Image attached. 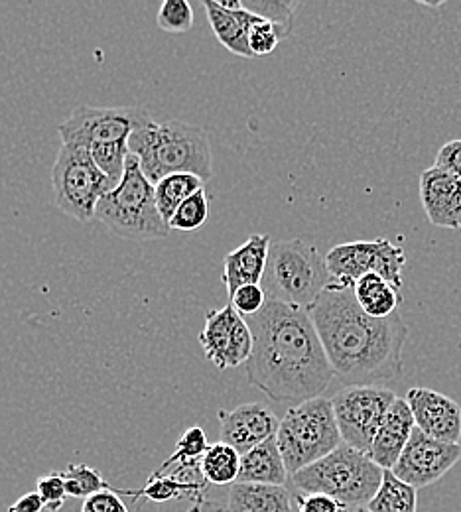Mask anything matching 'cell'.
Here are the masks:
<instances>
[{"mask_svg":"<svg viewBox=\"0 0 461 512\" xmlns=\"http://www.w3.org/2000/svg\"><path fill=\"white\" fill-rule=\"evenodd\" d=\"M414 428H416L414 416H412V410H410L406 398L396 396L393 406L389 408V412L373 440L369 457L385 471H393L396 461L400 459L406 444L410 442Z\"/></svg>","mask_w":461,"mask_h":512,"instance_id":"obj_18","label":"cell"},{"mask_svg":"<svg viewBox=\"0 0 461 512\" xmlns=\"http://www.w3.org/2000/svg\"><path fill=\"white\" fill-rule=\"evenodd\" d=\"M95 221L107 225L121 239L138 243L166 239L172 231L158 211L154 184L144 176L134 154L127 158L119 186L101 197Z\"/></svg>","mask_w":461,"mask_h":512,"instance_id":"obj_6","label":"cell"},{"mask_svg":"<svg viewBox=\"0 0 461 512\" xmlns=\"http://www.w3.org/2000/svg\"><path fill=\"white\" fill-rule=\"evenodd\" d=\"M207 217H209V199L205 190H199L178 207V211L174 213L168 225L172 231L192 233L207 223Z\"/></svg>","mask_w":461,"mask_h":512,"instance_id":"obj_28","label":"cell"},{"mask_svg":"<svg viewBox=\"0 0 461 512\" xmlns=\"http://www.w3.org/2000/svg\"><path fill=\"white\" fill-rule=\"evenodd\" d=\"M331 282L326 256L302 241H274L268 251L263 286L266 300L310 308Z\"/></svg>","mask_w":461,"mask_h":512,"instance_id":"obj_7","label":"cell"},{"mask_svg":"<svg viewBox=\"0 0 461 512\" xmlns=\"http://www.w3.org/2000/svg\"><path fill=\"white\" fill-rule=\"evenodd\" d=\"M396 400L385 386H345L333 398V414L343 444L369 453L373 440Z\"/></svg>","mask_w":461,"mask_h":512,"instance_id":"obj_10","label":"cell"},{"mask_svg":"<svg viewBox=\"0 0 461 512\" xmlns=\"http://www.w3.org/2000/svg\"><path fill=\"white\" fill-rule=\"evenodd\" d=\"M461 459L460 444H446L414 428L410 442L393 467L400 481L414 489H424L440 481Z\"/></svg>","mask_w":461,"mask_h":512,"instance_id":"obj_13","label":"cell"},{"mask_svg":"<svg viewBox=\"0 0 461 512\" xmlns=\"http://www.w3.org/2000/svg\"><path fill=\"white\" fill-rule=\"evenodd\" d=\"M44 503L40 499L38 493H28L24 497H20L14 505H10L8 512H42Z\"/></svg>","mask_w":461,"mask_h":512,"instance_id":"obj_38","label":"cell"},{"mask_svg":"<svg viewBox=\"0 0 461 512\" xmlns=\"http://www.w3.org/2000/svg\"><path fill=\"white\" fill-rule=\"evenodd\" d=\"M209 449V442L205 436V430L201 426H192L190 430L184 432V436L178 440L176 451L164 461L166 465H176V463H192V461H201L205 451Z\"/></svg>","mask_w":461,"mask_h":512,"instance_id":"obj_32","label":"cell"},{"mask_svg":"<svg viewBox=\"0 0 461 512\" xmlns=\"http://www.w3.org/2000/svg\"><path fill=\"white\" fill-rule=\"evenodd\" d=\"M203 186H205V182L194 174H172V176H166L164 180H160L154 186V195H156L158 211L164 217V221L170 223V219L174 217L178 207L186 199H190L194 193L203 190Z\"/></svg>","mask_w":461,"mask_h":512,"instance_id":"obj_24","label":"cell"},{"mask_svg":"<svg viewBox=\"0 0 461 512\" xmlns=\"http://www.w3.org/2000/svg\"><path fill=\"white\" fill-rule=\"evenodd\" d=\"M331 280L353 286L367 274H379L400 290L406 255L389 239L353 241L333 247L326 255Z\"/></svg>","mask_w":461,"mask_h":512,"instance_id":"obj_11","label":"cell"},{"mask_svg":"<svg viewBox=\"0 0 461 512\" xmlns=\"http://www.w3.org/2000/svg\"><path fill=\"white\" fill-rule=\"evenodd\" d=\"M406 402L412 410L414 424L426 436L446 442L460 444L461 406L450 396L430 388H410Z\"/></svg>","mask_w":461,"mask_h":512,"instance_id":"obj_15","label":"cell"},{"mask_svg":"<svg viewBox=\"0 0 461 512\" xmlns=\"http://www.w3.org/2000/svg\"><path fill=\"white\" fill-rule=\"evenodd\" d=\"M288 477L290 475H288V469L280 455L276 438L241 455V469H239L237 483L284 487Z\"/></svg>","mask_w":461,"mask_h":512,"instance_id":"obj_21","label":"cell"},{"mask_svg":"<svg viewBox=\"0 0 461 512\" xmlns=\"http://www.w3.org/2000/svg\"><path fill=\"white\" fill-rule=\"evenodd\" d=\"M199 345L205 357L219 369H233L247 365L253 353V333L249 323L229 304L221 310H209L203 329L199 331Z\"/></svg>","mask_w":461,"mask_h":512,"instance_id":"obj_12","label":"cell"},{"mask_svg":"<svg viewBox=\"0 0 461 512\" xmlns=\"http://www.w3.org/2000/svg\"><path fill=\"white\" fill-rule=\"evenodd\" d=\"M243 8L259 18H263L266 22H272V24L284 28L290 34L292 26H294V12L298 8V2L249 0V2H243Z\"/></svg>","mask_w":461,"mask_h":512,"instance_id":"obj_30","label":"cell"},{"mask_svg":"<svg viewBox=\"0 0 461 512\" xmlns=\"http://www.w3.org/2000/svg\"><path fill=\"white\" fill-rule=\"evenodd\" d=\"M270 245V237L251 235L241 247L225 256L221 280L229 296H233L241 286L263 282Z\"/></svg>","mask_w":461,"mask_h":512,"instance_id":"obj_19","label":"cell"},{"mask_svg":"<svg viewBox=\"0 0 461 512\" xmlns=\"http://www.w3.org/2000/svg\"><path fill=\"white\" fill-rule=\"evenodd\" d=\"M247 323L253 333L249 383L270 400L292 406L326 392L335 373L306 308L268 300Z\"/></svg>","mask_w":461,"mask_h":512,"instance_id":"obj_1","label":"cell"},{"mask_svg":"<svg viewBox=\"0 0 461 512\" xmlns=\"http://www.w3.org/2000/svg\"><path fill=\"white\" fill-rule=\"evenodd\" d=\"M60 473L66 483L67 497H73V499L85 501L87 497L99 491H117L103 479L99 469L89 467L85 463H71Z\"/></svg>","mask_w":461,"mask_h":512,"instance_id":"obj_27","label":"cell"},{"mask_svg":"<svg viewBox=\"0 0 461 512\" xmlns=\"http://www.w3.org/2000/svg\"><path fill=\"white\" fill-rule=\"evenodd\" d=\"M129 150L154 186L172 174H194L203 182L213 176L207 132L174 119L156 123L146 109L132 130Z\"/></svg>","mask_w":461,"mask_h":512,"instance_id":"obj_3","label":"cell"},{"mask_svg":"<svg viewBox=\"0 0 461 512\" xmlns=\"http://www.w3.org/2000/svg\"><path fill=\"white\" fill-rule=\"evenodd\" d=\"M140 107H79L66 119L58 132L62 144L85 148L101 172L115 184L123 180L127 158L131 154L129 140Z\"/></svg>","mask_w":461,"mask_h":512,"instance_id":"obj_4","label":"cell"},{"mask_svg":"<svg viewBox=\"0 0 461 512\" xmlns=\"http://www.w3.org/2000/svg\"><path fill=\"white\" fill-rule=\"evenodd\" d=\"M353 512H371L367 507H359V509H355Z\"/></svg>","mask_w":461,"mask_h":512,"instance_id":"obj_40","label":"cell"},{"mask_svg":"<svg viewBox=\"0 0 461 512\" xmlns=\"http://www.w3.org/2000/svg\"><path fill=\"white\" fill-rule=\"evenodd\" d=\"M385 469L379 467L369 453L341 444L324 459L292 475V483L300 493L328 495L341 505L355 509L367 507L381 489Z\"/></svg>","mask_w":461,"mask_h":512,"instance_id":"obj_5","label":"cell"},{"mask_svg":"<svg viewBox=\"0 0 461 512\" xmlns=\"http://www.w3.org/2000/svg\"><path fill=\"white\" fill-rule=\"evenodd\" d=\"M298 512H347V507L339 501L331 499L328 495L312 493V495H298Z\"/></svg>","mask_w":461,"mask_h":512,"instance_id":"obj_36","label":"cell"},{"mask_svg":"<svg viewBox=\"0 0 461 512\" xmlns=\"http://www.w3.org/2000/svg\"><path fill=\"white\" fill-rule=\"evenodd\" d=\"M36 493L40 495L44 509L58 512L66 505L67 491L66 483L62 479L60 471H52L48 475H42L36 483Z\"/></svg>","mask_w":461,"mask_h":512,"instance_id":"obj_33","label":"cell"},{"mask_svg":"<svg viewBox=\"0 0 461 512\" xmlns=\"http://www.w3.org/2000/svg\"><path fill=\"white\" fill-rule=\"evenodd\" d=\"M217 418L221 426V442L231 446L239 455H245L276 438L280 426L276 414L257 402L241 404L233 410H219Z\"/></svg>","mask_w":461,"mask_h":512,"instance_id":"obj_14","label":"cell"},{"mask_svg":"<svg viewBox=\"0 0 461 512\" xmlns=\"http://www.w3.org/2000/svg\"><path fill=\"white\" fill-rule=\"evenodd\" d=\"M241 469V455L219 442L209 446L205 455L201 457V473L207 483L211 485H235Z\"/></svg>","mask_w":461,"mask_h":512,"instance_id":"obj_26","label":"cell"},{"mask_svg":"<svg viewBox=\"0 0 461 512\" xmlns=\"http://www.w3.org/2000/svg\"><path fill=\"white\" fill-rule=\"evenodd\" d=\"M371 512H416L418 489L400 481L393 471H385L381 489L367 505Z\"/></svg>","mask_w":461,"mask_h":512,"instance_id":"obj_25","label":"cell"},{"mask_svg":"<svg viewBox=\"0 0 461 512\" xmlns=\"http://www.w3.org/2000/svg\"><path fill=\"white\" fill-rule=\"evenodd\" d=\"M420 201L428 221L442 229H461V180L436 166L420 174Z\"/></svg>","mask_w":461,"mask_h":512,"instance_id":"obj_16","label":"cell"},{"mask_svg":"<svg viewBox=\"0 0 461 512\" xmlns=\"http://www.w3.org/2000/svg\"><path fill=\"white\" fill-rule=\"evenodd\" d=\"M227 507L231 512H292V497L284 487L235 483Z\"/></svg>","mask_w":461,"mask_h":512,"instance_id":"obj_22","label":"cell"},{"mask_svg":"<svg viewBox=\"0 0 461 512\" xmlns=\"http://www.w3.org/2000/svg\"><path fill=\"white\" fill-rule=\"evenodd\" d=\"M335 377L347 386H379L402 371L408 325L396 312L377 320L367 316L353 286L331 280L308 308Z\"/></svg>","mask_w":461,"mask_h":512,"instance_id":"obj_2","label":"cell"},{"mask_svg":"<svg viewBox=\"0 0 461 512\" xmlns=\"http://www.w3.org/2000/svg\"><path fill=\"white\" fill-rule=\"evenodd\" d=\"M266 294H264L263 286L261 284H247L241 286L239 290H235L233 296H229V304L235 308V312L239 316L253 318L257 316L266 304Z\"/></svg>","mask_w":461,"mask_h":512,"instance_id":"obj_34","label":"cell"},{"mask_svg":"<svg viewBox=\"0 0 461 512\" xmlns=\"http://www.w3.org/2000/svg\"><path fill=\"white\" fill-rule=\"evenodd\" d=\"M434 166L440 168V170L450 172L452 176H456V178H460L461 180V140L446 142V144L440 148Z\"/></svg>","mask_w":461,"mask_h":512,"instance_id":"obj_37","label":"cell"},{"mask_svg":"<svg viewBox=\"0 0 461 512\" xmlns=\"http://www.w3.org/2000/svg\"><path fill=\"white\" fill-rule=\"evenodd\" d=\"M276 444L288 475L310 467L343 444L331 398H312L298 406H290L280 420Z\"/></svg>","mask_w":461,"mask_h":512,"instance_id":"obj_8","label":"cell"},{"mask_svg":"<svg viewBox=\"0 0 461 512\" xmlns=\"http://www.w3.org/2000/svg\"><path fill=\"white\" fill-rule=\"evenodd\" d=\"M156 24L168 34H186L194 28V8L188 0H164Z\"/></svg>","mask_w":461,"mask_h":512,"instance_id":"obj_29","label":"cell"},{"mask_svg":"<svg viewBox=\"0 0 461 512\" xmlns=\"http://www.w3.org/2000/svg\"><path fill=\"white\" fill-rule=\"evenodd\" d=\"M188 512H231L229 507L225 503H219V501H213V499H207V497H199L194 501L192 509Z\"/></svg>","mask_w":461,"mask_h":512,"instance_id":"obj_39","label":"cell"},{"mask_svg":"<svg viewBox=\"0 0 461 512\" xmlns=\"http://www.w3.org/2000/svg\"><path fill=\"white\" fill-rule=\"evenodd\" d=\"M207 481L201 473V461L192 463H176L166 465L162 463L146 481L144 489L129 491L131 497H144L152 503H168L182 497H192L194 501L205 497Z\"/></svg>","mask_w":461,"mask_h":512,"instance_id":"obj_17","label":"cell"},{"mask_svg":"<svg viewBox=\"0 0 461 512\" xmlns=\"http://www.w3.org/2000/svg\"><path fill=\"white\" fill-rule=\"evenodd\" d=\"M288 36H290V34H288L284 28H280V26H276V24H272V22H266L263 18H259V20L253 24L251 32H249V48H251V52H253L255 58L268 56V54H272V52L276 50V46H278L282 40H286Z\"/></svg>","mask_w":461,"mask_h":512,"instance_id":"obj_31","label":"cell"},{"mask_svg":"<svg viewBox=\"0 0 461 512\" xmlns=\"http://www.w3.org/2000/svg\"><path fill=\"white\" fill-rule=\"evenodd\" d=\"M81 512H129L117 491H99L83 501Z\"/></svg>","mask_w":461,"mask_h":512,"instance_id":"obj_35","label":"cell"},{"mask_svg":"<svg viewBox=\"0 0 461 512\" xmlns=\"http://www.w3.org/2000/svg\"><path fill=\"white\" fill-rule=\"evenodd\" d=\"M353 292H355V300H357L359 308L367 316L377 318V320L393 316L396 314L398 306L402 304L400 290L379 274H367V276L359 278L353 284Z\"/></svg>","mask_w":461,"mask_h":512,"instance_id":"obj_23","label":"cell"},{"mask_svg":"<svg viewBox=\"0 0 461 512\" xmlns=\"http://www.w3.org/2000/svg\"><path fill=\"white\" fill-rule=\"evenodd\" d=\"M52 186L56 207L67 217L89 223L95 221V211L101 197L117 186L101 172L85 148L60 146L52 168Z\"/></svg>","mask_w":461,"mask_h":512,"instance_id":"obj_9","label":"cell"},{"mask_svg":"<svg viewBox=\"0 0 461 512\" xmlns=\"http://www.w3.org/2000/svg\"><path fill=\"white\" fill-rule=\"evenodd\" d=\"M203 8L207 12V20L215 38L235 56L251 60L255 58L249 48V32L259 16L251 14L243 8H223L217 0H203Z\"/></svg>","mask_w":461,"mask_h":512,"instance_id":"obj_20","label":"cell"}]
</instances>
